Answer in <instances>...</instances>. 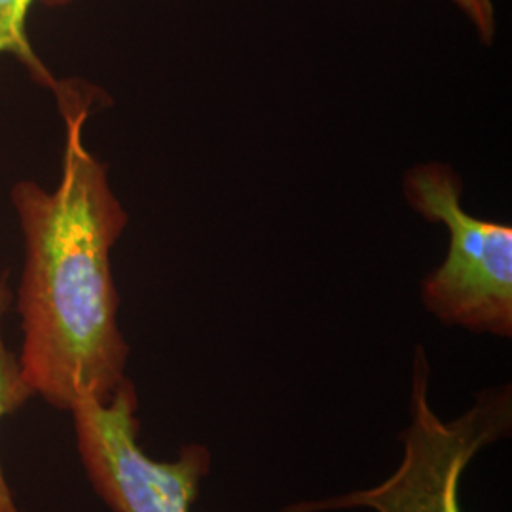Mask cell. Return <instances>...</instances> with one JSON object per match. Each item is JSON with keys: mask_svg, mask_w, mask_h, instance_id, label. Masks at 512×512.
I'll return each instance as SVG.
<instances>
[{"mask_svg": "<svg viewBox=\"0 0 512 512\" xmlns=\"http://www.w3.org/2000/svg\"><path fill=\"white\" fill-rule=\"evenodd\" d=\"M12 304V291L8 274H0V420L12 412H16L27 403L33 393L29 385L25 384L19 359L10 351L6 338H4V321ZM0 512H21L12 494L8 480L0 465Z\"/></svg>", "mask_w": 512, "mask_h": 512, "instance_id": "obj_5", "label": "cell"}, {"mask_svg": "<svg viewBox=\"0 0 512 512\" xmlns=\"http://www.w3.org/2000/svg\"><path fill=\"white\" fill-rule=\"evenodd\" d=\"M40 2L50 6V8H59V6H69V4H73L76 0H40Z\"/></svg>", "mask_w": 512, "mask_h": 512, "instance_id": "obj_8", "label": "cell"}, {"mask_svg": "<svg viewBox=\"0 0 512 512\" xmlns=\"http://www.w3.org/2000/svg\"><path fill=\"white\" fill-rule=\"evenodd\" d=\"M78 454L95 492L112 512H190L209 475L211 454L184 446L175 461L148 458L139 444L137 393L128 378L107 401L71 410Z\"/></svg>", "mask_w": 512, "mask_h": 512, "instance_id": "obj_4", "label": "cell"}, {"mask_svg": "<svg viewBox=\"0 0 512 512\" xmlns=\"http://www.w3.org/2000/svg\"><path fill=\"white\" fill-rule=\"evenodd\" d=\"M512 393L509 385L484 389L467 412L442 421L429 403V361L418 346L412 370L410 425L401 433L404 456L397 471L370 490L302 501L283 512H461L459 484L476 454L509 435Z\"/></svg>", "mask_w": 512, "mask_h": 512, "instance_id": "obj_2", "label": "cell"}, {"mask_svg": "<svg viewBox=\"0 0 512 512\" xmlns=\"http://www.w3.org/2000/svg\"><path fill=\"white\" fill-rule=\"evenodd\" d=\"M35 0H0V55H12L38 84L54 90L55 78L27 37V16Z\"/></svg>", "mask_w": 512, "mask_h": 512, "instance_id": "obj_6", "label": "cell"}, {"mask_svg": "<svg viewBox=\"0 0 512 512\" xmlns=\"http://www.w3.org/2000/svg\"><path fill=\"white\" fill-rule=\"evenodd\" d=\"M52 92L65 128L59 183L46 190L19 181L10 192L25 243L18 359L33 397L71 412L82 399L107 401L126 380L129 348L110 255L128 213L109 165L84 143L99 90L57 80Z\"/></svg>", "mask_w": 512, "mask_h": 512, "instance_id": "obj_1", "label": "cell"}, {"mask_svg": "<svg viewBox=\"0 0 512 512\" xmlns=\"http://www.w3.org/2000/svg\"><path fill=\"white\" fill-rule=\"evenodd\" d=\"M454 4L471 21L478 38L486 46H490L494 42L497 29L494 0H454Z\"/></svg>", "mask_w": 512, "mask_h": 512, "instance_id": "obj_7", "label": "cell"}, {"mask_svg": "<svg viewBox=\"0 0 512 512\" xmlns=\"http://www.w3.org/2000/svg\"><path fill=\"white\" fill-rule=\"evenodd\" d=\"M403 188L418 215L450 234L444 262L421 283L425 308L446 325L511 338V226L467 213L461 177L448 164L414 165Z\"/></svg>", "mask_w": 512, "mask_h": 512, "instance_id": "obj_3", "label": "cell"}]
</instances>
